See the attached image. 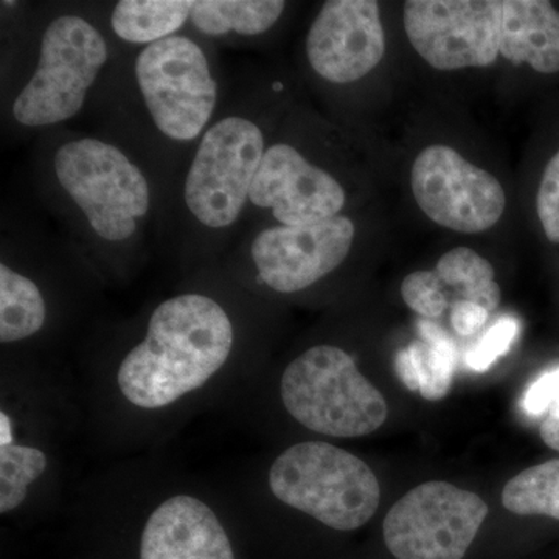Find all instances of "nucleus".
Wrapping results in <instances>:
<instances>
[{
  "mask_svg": "<svg viewBox=\"0 0 559 559\" xmlns=\"http://www.w3.org/2000/svg\"><path fill=\"white\" fill-rule=\"evenodd\" d=\"M33 179L44 207L72 245L119 257L160 234L165 180L157 168L119 138L68 130L40 134Z\"/></svg>",
  "mask_w": 559,
  "mask_h": 559,
  "instance_id": "obj_1",
  "label": "nucleus"
},
{
  "mask_svg": "<svg viewBox=\"0 0 559 559\" xmlns=\"http://www.w3.org/2000/svg\"><path fill=\"white\" fill-rule=\"evenodd\" d=\"M271 143L259 94L245 73L229 83L215 120L191 148L165 193L160 234L191 252L234 245L245 229L250 191Z\"/></svg>",
  "mask_w": 559,
  "mask_h": 559,
  "instance_id": "obj_2",
  "label": "nucleus"
},
{
  "mask_svg": "<svg viewBox=\"0 0 559 559\" xmlns=\"http://www.w3.org/2000/svg\"><path fill=\"white\" fill-rule=\"evenodd\" d=\"M105 27L94 11L66 7L25 31L31 69L16 72V81L3 91V121L10 131L44 134L83 112L112 62L114 43Z\"/></svg>",
  "mask_w": 559,
  "mask_h": 559,
  "instance_id": "obj_3",
  "label": "nucleus"
},
{
  "mask_svg": "<svg viewBox=\"0 0 559 559\" xmlns=\"http://www.w3.org/2000/svg\"><path fill=\"white\" fill-rule=\"evenodd\" d=\"M234 345V320L218 300L204 293L173 296L154 308L145 337L121 360L120 392L140 409L170 406L207 384Z\"/></svg>",
  "mask_w": 559,
  "mask_h": 559,
  "instance_id": "obj_4",
  "label": "nucleus"
},
{
  "mask_svg": "<svg viewBox=\"0 0 559 559\" xmlns=\"http://www.w3.org/2000/svg\"><path fill=\"white\" fill-rule=\"evenodd\" d=\"M127 76L128 100L138 106L127 109L131 119L124 121L134 134L143 124L140 154L151 162L157 145L178 154L180 167L215 120L229 86L213 44L190 32L150 44L135 51Z\"/></svg>",
  "mask_w": 559,
  "mask_h": 559,
  "instance_id": "obj_5",
  "label": "nucleus"
},
{
  "mask_svg": "<svg viewBox=\"0 0 559 559\" xmlns=\"http://www.w3.org/2000/svg\"><path fill=\"white\" fill-rule=\"evenodd\" d=\"M280 393L290 417L336 439L369 436L389 417L384 395L336 345H314L301 353L283 371Z\"/></svg>",
  "mask_w": 559,
  "mask_h": 559,
  "instance_id": "obj_6",
  "label": "nucleus"
},
{
  "mask_svg": "<svg viewBox=\"0 0 559 559\" xmlns=\"http://www.w3.org/2000/svg\"><path fill=\"white\" fill-rule=\"evenodd\" d=\"M272 495L323 525L352 532L374 516L381 487L373 471L352 452L325 441L294 444L270 469Z\"/></svg>",
  "mask_w": 559,
  "mask_h": 559,
  "instance_id": "obj_7",
  "label": "nucleus"
},
{
  "mask_svg": "<svg viewBox=\"0 0 559 559\" xmlns=\"http://www.w3.org/2000/svg\"><path fill=\"white\" fill-rule=\"evenodd\" d=\"M355 238V221L347 215L308 226L266 224L240 235L231 259L248 264L257 285L272 293L296 294L340 270Z\"/></svg>",
  "mask_w": 559,
  "mask_h": 559,
  "instance_id": "obj_8",
  "label": "nucleus"
},
{
  "mask_svg": "<svg viewBox=\"0 0 559 559\" xmlns=\"http://www.w3.org/2000/svg\"><path fill=\"white\" fill-rule=\"evenodd\" d=\"M488 511L476 492L450 481H426L389 510L382 535L396 559H462Z\"/></svg>",
  "mask_w": 559,
  "mask_h": 559,
  "instance_id": "obj_9",
  "label": "nucleus"
},
{
  "mask_svg": "<svg viewBox=\"0 0 559 559\" xmlns=\"http://www.w3.org/2000/svg\"><path fill=\"white\" fill-rule=\"evenodd\" d=\"M499 0H409L404 28L412 47L439 70L487 68L500 55Z\"/></svg>",
  "mask_w": 559,
  "mask_h": 559,
  "instance_id": "obj_10",
  "label": "nucleus"
},
{
  "mask_svg": "<svg viewBox=\"0 0 559 559\" xmlns=\"http://www.w3.org/2000/svg\"><path fill=\"white\" fill-rule=\"evenodd\" d=\"M411 183L421 212L460 234L491 229L506 212V191L499 180L451 146L423 150L412 167Z\"/></svg>",
  "mask_w": 559,
  "mask_h": 559,
  "instance_id": "obj_11",
  "label": "nucleus"
},
{
  "mask_svg": "<svg viewBox=\"0 0 559 559\" xmlns=\"http://www.w3.org/2000/svg\"><path fill=\"white\" fill-rule=\"evenodd\" d=\"M347 202V189L330 168L297 143L271 140L250 191L248 215L264 213L267 224L278 226H308L344 215Z\"/></svg>",
  "mask_w": 559,
  "mask_h": 559,
  "instance_id": "obj_12",
  "label": "nucleus"
},
{
  "mask_svg": "<svg viewBox=\"0 0 559 559\" xmlns=\"http://www.w3.org/2000/svg\"><path fill=\"white\" fill-rule=\"evenodd\" d=\"M385 53L380 3L329 0L305 38L312 72L331 84H352L369 75Z\"/></svg>",
  "mask_w": 559,
  "mask_h": 559,
  "instance_id": "obj_13",
  "label": "nucleus"
},
{
  "mask_svg": "<svg viewBox=\"0 0 559 559\" xmlns=\"http://www.w3.org/2000/svg\"><path fill=\"white\" fill-rule=\"evenodd\" d=\"M401 297L412 311L432 320L457 301H473L492 312L502 293L488 260L476 250L455 248L441 255L436 270L407 275L401 283Z\"/></svg>",
  "mask_w": 559,
  "mask_h": 559,
  "instance_id": "obj_14",
  "label": "nucleus"
},
{
  "mask_svg": "<svg viewBox=\"0 0 559 559\" xmlns=\"http://www.w3.org/2000/svg\"><path fill=\"white\" fill-rule=\"evenodd\" d=\"M140 559H235L226 530L207 503L180 495L146 521Z\"/></svg>",
  "mask_w": 559,
  "mask_h": 559,
  "instance_id": "obj_15",
  "label": "nucleus"
},
{
  "mask_svg": "<svg viewBox=\"0 0 559 559\" xmlns=\"http://www.w3.org/2000/svg\"><path fill=\"white\" fill-rule=\"evenodd\" d=\"M500 57L539 73L559 72V11L547 0H506Z\"/></svg>",
  "mask_w": 559,
  "mask_h": 559,
  "instance_id": "obj_16",
  "label": "nucleus"
},
{
  "mask_svg": "<svg viewBox=\"0 0 559 559\" xmlns=\"http://www.w3.org/2000/svg\"><path fill=\"white\" fill-rule=\"evenodd\" d=\"M282 0H193L189 32L212 44L245 46L282 20Z\"/></svg>",
  "mask_w": 559,
  "mask_h": 559,
  "instance_id": "obj_17",
  "label": "nucleus"
},
{
  "mask_svg": "<svg viewBox=\"0 0 559 559\" xmlns=\"http://www.w3.org/2000/svg\"><path fill=\"white\" fill-rule=\"evenodd\" d=\"M418 340L395 356V373L411 392L428 401L450 393L457 369V347L450 334L432 320L418 322Z\"/></svg>",
  "mask_w": 559,
  "mask_h": 559,
  "instance_id": "obj_18",
  "label": "nucleus"
},
{
  "mask_svg": "<svg viewBox=\"0 0 559 559\" xmlns=\"http://www.w3.org/2000/svg\"><path fill=\"white\" fill-rule=\"evenodd\" d=\"M193 0H119L108 10L110 35L142 49L189 32Z\"/></svg>",
  "mask_w": 559,
  "mask_h": 559,
  "instance_id": "obj_19",
  "label": "nucleus"
},
{
  "mask_svg": "<svg viewBox=\"0 0 559 559\" xmlns=\"http://www.w3.org/2000/svg\"><path fill=\"white\" fill-rule=\"evenodd\" d=\"M47 322V301L38 283L9 261H0V342L31 340Z\"/></svg>",
  "mask_w": 559,
  "mask_h": 559,
  "instance_id": "obj_20",
  "label": "nucleus"
},
{
  "mask_svg": "<svg viewBox=\"0 0 559 559\" xmlns=\"http://www.w3.org/2000/svg\"><path fill=\"white\" fill-rule=\"evenodd\" d=\"M502 506L518 516L559 521V459L532 466L503 487Z\"/></svg>",
  "mask_w": 559,
  "mask_h": 559,
  "instance_id": "obj_21",
  "label": "nucleus"
},
{
  "mask_svg": "<svg viewBox=\"0 0 559 559\" xmlns=\"http://www.w3.org/2000/svg\"><path fill=\"white\" fill-rule=\"evenodd\" d=\"M47 468V457L38 448L24 444L0 447V513L16 510L28 496V487Z\"/></svg>",
  "mask_w": 559,
  "mask_h": 559,
  "instance_id": "obj_22",
  "label": "nucleus"
},
{
  "mask_svg": "<svg viewBox=\"0 0 559 559\" xmlns=\"http://www.w3.org/2000/svg\"><path fill=\"white\" fill-rule=\"evenodd\" d=\"M520 334V322L511 316L496 320L477 344L466 353V366L477 373L489 370L492 364L510 352L511 345Z\"/></svg>",
  "mask_w": 559,
  "mask_h": 559,
  "instance_id": "obj_23",
  "label": "nucleus"
},
{
  "mask_svg": "<svg viewBox=\"0 0 559 559\" xmlns=\"http://www.w3.org/2000/svg\"><path fill=\"white\" fill-rule=\"evenodd\" d=\"M536 209L544 234L559 245V151L547 164L540 178Z\"/></svg>",
  "mask_w": 559,
  "mask_h": 559,
  "instance_id": "obj_24",
  "label": "nucleus"
},
{
  "mask_svg": "<svg viewBox=\"0 0 559 559\" xmlns=\"http://www.w3.org/2000/svg\"><path fill=\"white\" fill-rule=\"evenodd\" d=\"M559 400V369L546 371L533 382L522 399V409L533 417L547 414Z\"/></svg>",
  "mask_w": 559,
  "mask_h": 559,
  "instance_id": "obj_25",
  "label": "nucleus"
},
{
  "mask_svg": "<svg viewBox=\"0 0 559 559\" xmlns=\"http://www.w3.org/2000/svg\"><path fill=\"white\" fill-rule=\"evenodd\" d=\"M489 311L473 301H457L451 308V325L460 336H471L484 329Z\"/></svg>",
  "mask_w": 559,
  "mask_h": 559,
  "instance_id": "obj_26",
  "label": "nucleus"
},
{
  "mask_svg": "<svg viewBox=\"0 0 559 559\" xmlns=\"http://www.w3.org/2000/svg\"><path fill=\"white\" fill-rule=\"evenodd\" d=\"M540 439L550 448L559 452V400L550 411L547 412L543 423H540Z\"/></svg>",
  "mask_w": 559,
  "mask_h": 559,
  "instance_id": "obj_27",
  "label": "nucleus"
},
{
  "mask_svg": "<svg viewBox=\"0 0 559 559\" xmlns=\"http://www.w3.org/2000/svg\"><path fill=\"white\" fill-rule=\"evenodd\" d=\"M13 443V429H11V419L5 412L0 414V447Z\"/></svg>",
  "mask_w": 559,
  "mask_h": 559,
  "instance_id": "obj_28",
  "label": "nucleus"
}]
</instances>
